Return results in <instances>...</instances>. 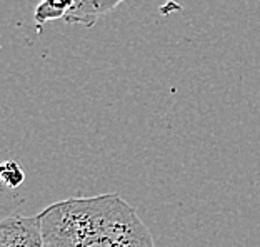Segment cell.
Masks as SVG:
<instances>
[{
    "label": "cell",
    "instance_id": "obj_1",
    "mask_svg": "<svg viewBox=\"0 0 260 247\" xmlns=\"http://www.w3.org/2000/svg\"><path fill=\"white\" fill-rule=\"evenodd\" d=\"M39 219L45 247H155L149 227L119 194L58 201Z\"/></svg>",
    "mask_w": 260,
    "mask_h": 247
},
{
    "label": "cell",
    "instance_id": "obj_2",
    "mask_svg": "<svg viewBox=\"0 0 260 247\" xmlns=\"http://www.w3.org/2000/svg\"><path fill=\"white\" fill-rule=\"evenodd\" d=\"M0 247H45L39 215L5 217L0 224Z\"/></svg>",
    "mask_w": 260,
    "mask_h": 247
},
{
    "label": "cell",
    "instance_id": "obj_3",
    "mask_svg": "<svg viewBox=\"0 0 260 247\" xmlns=\"http://www.w3.org/2000/svg\"><path fill=\"white\" fill-rule=\"evenodd\" d=\"M122 2L125 0H75L63 20L70 25H84L90 28L99 19L110 14Z\"/></svg>",
    "mask_w": 260,
    "mask_h": 247
},
{
    "label": "cell",
    "instance_id": "obj_4",
    "mask_svg": "<svg viewBox=\"0 0 260 247\" xmlns=\"http://www.w3.org/2000/svg\"><path fill=\"white\" fill-rule=\"evenodd\" d=\"M75 0H40L34 12V20L37 28H42L45 22L65 19L69 10L72 9Z\"/></svg>",
    "mask_w": 260,
    "mask_h": 247
},
{
    "label": "cell",
    "instance_id": "obj_5",
    "mask_svg": "<svg viewBox=\"0 0 260 247\" xmlns=\"http://www.w3.org/2000/svg\"><path fill=\"white\" fill-rule=\"evenodd\" d=\"M0 175H2V182L9 189H15L23 182V170L15 161H7L2 164V170H0Z\"/></svg>",
    "mask_w": 260,
    "mask_h": 247
}]
</instances>
